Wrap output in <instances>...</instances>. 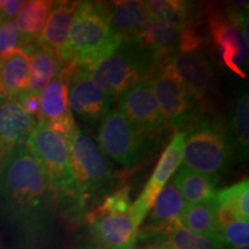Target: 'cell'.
<instances>
[{"mask_svg": "<svg viewBox=\"0 0 249 249\" xmlns=\"http://www.w3.org/2000/svg\"><path fill=\"white\" fill-rule=\"evenodd\" d=\"M152 90L165 126L179 128L188 123L196 102L164 61L150 74Z\"/></svg>", "mask_w": 249, "mask_h": 249, "instance_id": "10", "label": "cell"}, {"mask_svg": "<svg viewBox=\"0 0 249 249\" xmlns=\"http://www.w3.org/2000/svg\"><path fill=\"white\" fill-rule=\"evenodd\" d=\"M107 11L112 29L124 40L138 35L149 18L144 1L139 0H117L107 2Z\"/></svg>", "mask_w": 249, "mask_h": 249, "instance_id": "23", "label": "cell"}, {"mask_svg": "<svg viewBox=\"0 0 249 249\" xmlns=\"http://www.w3.org/2000/svg\"><path fill=\"white\" fill-rule=\"evenodd\" d=\"M1 4H2V1H0V8H1Z\"/></svg>", "mask_w": 249, "mask_h": 249, "instance_id": "38", "label": "cell"}, {"mask_svg": "<svg viewBox=\"0 0 249 249\" xmlns=\"http://www.w3.org/2000/svg\"><path fill=\"white\" fill-rule=\"evenodd\" d=\"M71 171L81 203L88 211L90 203L110 195L117 186L112 165L98 145L76 128L68 141Z\"/></svg>", "mask_w": 249, "mask_h": 249, "instance_id": "6", "label": "cell"}, {"mask_svg": "<svg viewBox=\"0 0 249 249\" xmlns=\"http://www.w3.org/2000/svg\"><path fill=\"white\" fill-rule=\"evenodd\" d=\"M186 202L173 181L167 182L157 195L141 231H160L178 222Z\"/></svg>", "mask_w": 249, "mask_h": 249, "instance_id": "21", "label": "cell"}, {"mask_svg": "<svg viewBox=\"0 0 249 249\" xmlns=\"http://www.w3.org/2000/svg\"><path fill=\"white\" fill-rule=\"evenodd\" d=\"M26 147L49 183L55 204L71 220L80 222L87 217L88 211L77 194L66 140L45 124L36 121L26 140Z\"/></svg>", "mask_w": 249, "mask_h": 249, "instance_id": "2", "label": "cell"}, {"mask_svg": "<svg viewBox=\"0 0 249 249\" xmlns=\"http://www.w3.org/2000/svg\"><path fill=\"white\" fill-rule=\"evenodd\" d=\"M77 6L79 1H54L45 26L36 42L59 57V52L70 34Z\"/></svg>", "mask_w": 249, "mask_h": 249, "instance_id": "19", "label": "cell"}, {"mask_svg": "<svg viewBox=\"0 0 249 249\" xmlns=\"http://www.w3.org/2000/svg\"><path fill=\"white\" fill-rule=\"evenodd\" d=\"M85 249H101V248H99L97 245H95V244H91V245H88V246H86Z\"/></svg>", "mask_w": 249, "mask_h": 249, "instance_id": "37", "label": "cell"}, {"mask_svg": "<svg viewBox=\"0 0 249 249\" xmlns=\"http://www.w3.org/2000/svg\"><path fill=\"white\" fill-rule=\"evenodd\" d=\"M76 67L61 62L55 76L39 95L38 121L70 141L77 128L68 104V83Z\"/></svg>", "mask_w": 249, "mask_h": 249, "instance_id": "9", "label": "cell"}, {"mask_svg": "<svg viewBox=\"0 0 249 249\" xmlns=\"http://www.w3.org/2000/svg\"><path fill=\"white\" fill-rule=\"evenodd\" d=\"M55 201L26 144L18 147L0 172V218L27 244L42 240L51 226Z\"/></svg>", "mask_w": 249, "mask_h": 249, "instance_id": "1", "label": "cell"}, {"mask_svg": "<svg viewBox=\"0 0 249 249\" xmlns=\"http://www.w3.org/2000/svg\"><path fill=\"white\" fill-rule=\"evenodd\" d=\"M133 249H171L166 245L161 244V242H142V244H136Z\"/></svg>", "mask_w": 249, "mask_h": 249, "instance_id": "35", "label": "cell"}, {"mask_svg": "<svg viewBox=\"0 0 249 249\" xmlns=\"http://www.w3.org/2000/svg\"><path fill=\"white\" fill-rule=\"evenodd\" d=\"M219 239L224 246L239 247L248 246L249 242V223L244 220H233L222 226Z\"/></svg>", "mask_w": 249, "mask_h": 249, "instance_id": "31", "label": "cell"}, {"mask_svg": "<svg viewBox=\"0 0 249 249\" xmlns=\"http://www.w3.org/2000/svg\"><path fill=\"white\" fill-rule=\"evenodd\" d=\"M164 58L135 37L123 40L118 48L92 65L81 68L99 88L116 98L140 81L148 79Z\"/></svg>", "mask_w": 249, "mask_h": 249, "instance_id": "4", "label": "cell"}, {"mask_svg": "<svg viewBox=\"0 0 249 249\" xmlns=\"http://www.w3.org/2000/svg\"><path fill=\"white\" fill-rule=\"evenodd\" d=\"M114 98L99 88L85 71L77 68L68 83V104L71 113L90 124L101 123L111 110Z\"/></svg>", "mask_w": 249, "mask_h": 249, "instance_id": "14", "label": "cell"}, {"mask_svg": "<svg viewBox=\"0 0 249 249\" xmlns=\"http://www.w3.org/2000/svg\"><path fill=\"white\" fill-rule=\"evenodd\" d=\"M183 143H185V133L183 130H177L163 155L160 156L154 173L151 174L144 189L136 198V201L132 203L128 213L139 227L147 218L157 195L169 182L171 177L181 164Z\"/></svg>", "mask_w": 249, "mask_h": 249, "instance_id": "11", "label": "cell"}, {"mask_svg": "<svg viewBox=\"0 0 249 249\" xmlns=\"http://www.w3.org/2000/svg\"><path fill=\"white\" fill-rule=\"evenodd\" d=\"M35 124L14 98L0 97V172L11 155L26 144Z\"/></svg>", "mask_w": 249, "mask_h": 249, "instance_id": "17", "label": "cell"}, {"mask_svg": "<svg viewBox=\"0 0 249 249\" xmlns=\"http://www.w3.org/2000/svg\"><path fill=\"white\" fill-rule=\"evenodd\" d=\"M119 111L143 133L151 136L164 129L165 123L149 79H144L118 96Z\"/></svg>", "mask_w": 249, "mask_h": 249, "instance_id": "12", "label": "cell"}, {"mask_svg": "<svg viewBox=\"0 0 249 249\" xmlns=\"http://www.w3.org/2000/svg\"><path fill=\"white\" fill-rule=\"evenodd\" d=\"M227 128L234 154L242 163H247L249 155V95L247 83L236 92L231 127Z\"/></svg>", "mask_w": 249, "mask_h": 249, "instance_id": "26", "label": "cell"}, {"mask_svg": "<svg viewBox=\"0 0 249 249\" xmlns=\"http://www.w3.org/2000/svg\"><path fill=\"white\" fill-rule=\"evenodd\" d=\"M18 103L21 107L27 114H29L31 118L35 119V117H38L39 112V95L30 92L28 90H24L20 95H18L14 98Z\"/></svg>", "mask_w": 249, "mask_h": 249, "instance_id": "33", "label": "cell"}, {"mask_svg": "<svg viewBox=\"0 0 249 249\" xmlns=\"http://www.w3.org/2000/svg\"><path fill=\"white\" fill-rule=\"evenodd\" d=\"M224 249H249V246H239V247H231V246H226Z\"/></svg>", "mask_w": 249, "mask_h": 249, "instance_id": "36", "label": "cell"}, {"mask_svg": "<svg viewBox=\"0 0 249 249\" xmlns=\"http://www.w3.org/2000/svg\"><path fill=\"white\" fill-rule=\"evenodd\" d=\"M164 64L178 77L195 102L205 97L213 80V71L201 50L176 52L165 58Z\"/></svg>", "mask_w": 249, "mask_h": 249, "instance_id": "15", "label": "cell"}, {"mask_svg": "<svg viewBox=\"0 0 249 249\" xmlns=\"http://www.w3.org/2000/svg\"><path fill=\"white\" fill-rule=\"evenodd\" d=\"M148 15L158 22L178 28L194 23V6L183 0H148L144 1Z\"/></svg>", "mask_w": 249, "mask_h": 249, "instance_id": "29", "label": "cell"}, {"mask_svg": "<svg viewBox=\"0 0 249 249\" xmlns=\"http://www.w3.org/2000/svg\"><path fill=\"white\" fill-rule=\"evenodd\" d=\"M187 204L203 203L213 200L219 177L197 172L189 167H180L172 180Z\"/></svg>", "mask_w": 249, "mask_h": 249, "instance_id": "24", "label": "cell"}, {"mask_svg": "<svg viewBox=\"0 0 249 249\" xmlns=\"http://www.w3.org/2000/svg\"><path fill=\"white\" fill-rule=\"evenodd\" d=\"M23 50L29 55V75L26 90L40 95L58 73L61 61L54 52L40 46L36 40Z\"/></svg>", "mask_w": 249, "mask_h": 249, "instance_id": "22", "label": "cell"}, {"mask_svg": "<svg viewBox=\"0 0 249 249\" xmlns=\"http://www.w3.org/2000/svg\"><path fill=\"white\" fill-rule=\"evenodd\" d=\"M24 42L14 21L0 20V53L23 49Z\"/></svg>", "mask_w": 249, "mask_h": 249, "instance_id": "32", "label": "cell"}, {"mask_svg": "<svg viewBox=\"0 0 249 249\" xmlns=\"http://www.w3.org/2000/svg\"><path fill=\"white\" fill-rule=\"evenodd\" d=\"M183 133V166L214 176L229 169L234 150L229 128L222 120L202 117L189 124Z\"/></svg>", "mask_w": 249, "mask_h": 249, "instance_id": "5", "label": "cell"}, {"mask_svg": "<svg viewBox=\"0 0 249 249\" xmlns=\"http://www.w3.org/2000/svg\"><path fill=\"white\" fill-rule=\"evenodd\" d=\"M23 1L21 0H5L0 8V20L13 21L22 7Z\"/></svg>", "mask_w": 249, "mask_h": 249, "instance_id": "34", "label": "cell"}, {"mask_svg": "<svg viewBox=\"0 0 249 249\" xmlns=\"http://www.w3.org/2000/svg\"><path fill=\"white\" fill-rule=\"evenodd\" d=\"M218 220L220 229L233 220H249V181L248 179L220 189L216 193Z\"/></svg>", "mask_w": 249, "mask_h": 249, "instance_id": "25", "label": "cell"}, {"mask_svg": "<svg viewBox=\"0 0 249 249\" xmlns=\"http://www.w3.org/2000/svg\"><path fill=\"white\" fill-rule=\"evenodd\" d=\"M29 55L23 49L0 53V97L15 98L27 89Z\"/></svg>", "mask_w": 249, "mask_h": 249, "instance_id": "20", "label": "cell"}, {"mask_svg": "<svg viewBox=\"0 0 249 249\" xmlns=\"http://www.w3.org/2000/svg\"><path fill=\"white\" fill-rule=\"evenodd\" d=\"M150 241L161 242L171 249H224L225 247L219 239L189 231L179 220L160 231L139 230L136 244Z\"/></svg>", "mask_w": 249, "mask_h": 249, "instance_id": "18", "label": "cell"}, {"mask_svg": "<svg viewBox=\"0 0 249 249\" xmlns=\"http://www.w3.org/2000/svg\"><path fill=\"white\" fill-rule=\"evenodd\" d=\"M179 223L187 230L197 234L219 239L220 224L218 220L217 204L214 198L203 203H186L179 217Z\"/></svg>", "mask_w": 249, "mask_h": 249, "instance_id": "27", "label": "cell"}, {"mask_svg": "<svg viewBox=\"0 0 249 249\" xmlns=\"http://www.w3.org/2000/svg\"><path fill=\"white\" fill-rule=\"evenodd\" d=\"M150 136L134 126L119 110H110L98 128V148L118 164L132 169L148 150Z\"/></svg>", "mask_w": 249, "mask_h": 249, "instance_id": "7", "label": "cell"}, {"mask_svg": "<svg viewBox=\"0 0 249 249\" xmlns=\"http://www.w3.org/2000/svg\"><path fill=\"white\" fill-rule=\"evenodd\" d=\"M90 225L95 245L101 249H133L140 227L126 214H95L89 213Z\"/></svg>", "mask_w": 249, "mask_h": 249, "instance_id": "16", "label": "cell"}, {"mask_svg": "<svg viewBox=\"0 0 249 249\" xmlns=\"http://www.w3.org/2000/svg\"><path fill=\"white\" fill-rule=\"evenodd\" d=\"M123 40L112 29L107 2L79 1L59 59L77 68H86L114 51Z\"/></svg>", "mask_w": 249, "mask_h": 249, "instance_id": "3", "label": "cell"}, {"mask_svg": "<svg viewBox=\"0 0 249 249\" xmlns=\"http://www.w3.org/2000/svg\"><path fill=\"white\" fill-rule=\"evenodd\" d=\"M209 30L218 58L227 70L246 77L248 58V14L244 9H230L227 14L213 12L209 17Z\"/></svg>", "mask_w": 249, "mask_h": 249, "instance_id": "8", "label": "cell"}, {"mask_svg": "<svg viewBox=\"0 0 249 249\" xmlns=\"http://www.w3.org/2000/svg\"><path fill=\"white\" fill-rule=\"evenodd\" d=\"M54 1L30 0L23 1L22 7L15 18V26L22 36L24 45L35 42L42 33ZM24 46V48H26Z\"/></svg>", "mask_w": 249, "mask_h": 249, "instance_id": "28", "label": "cell"}, {"mask_svg": "<svg viewBox=\"0 0 249 249\" xmlns=\"http://www.w3.org/2000/svg\"><path fill=\"white\" fill-rule=\"evenodd\" d=\"M140 44L157 52L164 59L176 52L201 50L203 39L195 23L185 28L169 26L149 18L135 36Z\"/></svg>", "mask_w": 249, "mask_h": 249, "instance_id": "13", "label": "cell"}, {"mask_svg": "<svg viewBox=\"0 0 249 249\" xmlns=\"http://www.w3.org/2000/svg\"><path fill=\"white\" fill-rule=\"evenodd\" d=\"M130 207H132L130 187L124 186L117 191L112 192L97 208L89 213L95 214H126L129 213Z\"/></svg>", "mask_w": 249, "mask_h": 249, "instance_id": "30", "label": "cell"}]
</instances>
